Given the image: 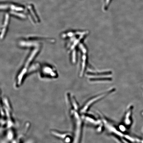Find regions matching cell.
I'll use <instances>...</instances> for the list:
<instances>
[{
	"label": "cell",
	"mask_w": 143,
	"mask_h": 143,
	"mask_svg": "<svg viewBox=\"0 0 143 143\" xmlns=\"http://www.w3.org/2000/svg\"><path fill=\"white\" fill-rule=\"evenodd\" d=\"M133 107L132 106H130L127 110L124 119V122L126 127H129L132 124V115Z\"/></svg>",
	"instance_id": "cell-1"
}]
</instances>
